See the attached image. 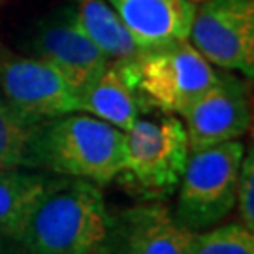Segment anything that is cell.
<instances>
[{"label": "cell", "mask_w": 254, "mask_h": 254, "mask_svg": "<svg viewBox=\"0 0 254 254\" xmlns=\"http://www.w3.org/2000/svg\"><path fill=\"white\" fill-rule=\"evenodd\" d=\"M125 166V132L89 113L73 111L32 128L27 143V170H40L104 187Z\"/></svg>", "instance_id": "6da1fadb"}, {"label": "cell", "mask_w": 254, "mask_h": 254, "mask_svg": "<svg viewBox=\"0 0 254 254\" xmlns=\"http://www.w3.org/2000/svg\"><path fill=\"white\" fill-rule=\"evenodd\" d=\"M111 213L98 185L59 181L34 209L19 247L23 254H109Z\"/></svg>", "instance_id": "7a4b0ae2"}, {"label": "cell", "mask_w": 254, "mask_h": 254, "mask_svg": "<svg viewBox=\"0 0 254 254\" xmlns=\"http://www.w3.org/2000/svg\"><path fill=\"white\" fill-rule=\"evenodd\" d=\"M190 156L187 128L177 115L139 117L125 130V166L117 179L143 201L175 192Z\"/></svg>", "instance_id": "3957f363"}, {"label": "cell", "mask_w": 254, "mask_h": 254, "mask_svg": "<svg viewBox=\"0 0 254 254\" xmlns=\"http://www.w3.org/2000/svg\"><path fill=\"white\" fill-rule=\"evenodd\" d=\"M145 109L183 115L218 79V72L190 42L141 51L132 61H117Z\"/></svg>", "instance_id": "277c9868"}, {"label": "cell", "mask_w": 254, "mask_h": 254, "mask_svg": "<svg viewBox=\"0 0 254 254\" xmlns=\"http://www.w3.org/2000/svg\"><path fill=\"white\" fill-rule=\"evenodd\" d=\"M245 145L234 139L189 156L177 192L175 220L189 232L220 224L236 207V189Z\"/></svg>", "instance_id": "5b68a950"}, {"label": "cell", "mask_w": 254, "mask_h": 254, "mask_svg": "<svg viewBox=\"0 0 254 254\" xmlns=\"http://www.w3.org/2000/svg\"><path fill=\"white\" fill-rule=\"evenodd\" d=\"M189 40L213 66L254 73V0H203L196 8Z\"/></svg>", "instance_id": "8992f818"}, {"label": "cell", "mask_w": 254, "mask_h": 254, "mask_svg": "<svg viewBox=\"0 0 254 254\" xmlns=\"http://www.w3.org/2000/svg\"><path fill=\"white\" fill-rule=\"evenodd\" d=\"M0 92L30 125L77 111L79 94L57 68L36 57L0 55Z\"/></svg>", "instance_id": "52a82bcc"}, {"label": "cell", "mask_w": 254, "mask_h": 254, "mask_svg": "<svg viewBox=\"0 0 254 254\" xmlns=\"http://www.w3.org/2000/svg\"><path fill=\"white\" fill-rule=\"evenodd\" d=\"M28 51L57 68L77 94L96 81L109 64L83 30L72 6L57 9L38 23L28 38Z\"/></svg>", "instance_id": "ba28073f"}, {"label": "cell", "mask_w": 254, "mask_h": 254, "mask_svg": "<svg viewBox=\"0 0 254 254\" xmlns=\"http://www.w3.org/2000/svg\"><path fill=\"white\" fill-rule=\"evenodd\" d=\"M181 117L187 121L190 153L234 141L251 127L247 83L230 72L218 73L217 83L203 92Z\"/></svg>", "instance_id": "9c48e42d"}, {"label": "cell", "mask_w": 254, "mask_h": 254, "mask_svg": "<svg viewBox=\"0 0 254 254\" xmlns=\"http://www.w3.org/2000/svg\"><path fill=\"white\" fill-rule=\"evenodd\" d=\"M190 237L166 203L141 201L111 215L109 254H187Z\"/></svg>", "instance_id": "30bf717a"}, {"label": "cell", "mask_w": 254, "mask_h": 254, "mask_svg": "<svg viewBox=\"0 0 254 254\" xmlns=\"http://www.w3.org/2000/svg\"><path fill=\"white\" fill-rule=\"evenodd\" d=\"M141 51L187 42L196 4L190 0H108Z\"/></svg>", "instance_id": "8fae6325"}, {"label": "cell", "mask_w": 254, "mask_h": 254, "mask_svg": "<svg viewBox=\"0 0 254 254\" xmlns=\"http://www.w3.org/2000/svg\"><path fill=\"white\" fill-rule=\"evenodd\" d=\"M59 175L0 166V239L19 243L34 209Z\"/></svg>", "instance_id": "7c38bea8"}, {"label": "cell", "mask_w": 254, "mask_h": 254, "mask_svg": "<svg viewBox=\"0 0 254 254\" xmlns=\"http://www.w3.org/2000/svg\"><path fill=\"white\" fill-rule=\"evenodd\" d=\"M77 111L106 121L125 132L147 109L119 63H109L100 77L79 92Z\"/></svg>", "instance_id": "4fadbf2b"}, {"label": "cell", "mask_w": 254, "mask_h": 254, "mask_svg": "<svg viewBox=\"0 0 254 254\" xmlns=\"http://www.w3.org/2000/svg\"><path fill=\"white\" fill-rule=\"evenodd\" d=\"M72 9L87 36L109 63L132 61L141 53L108 0H73Z\"/></svg>", "instance_id": "5bb4252c"}, {"label": "cell", "mask_w": 254, "mask_h": 254, "mask_svg": "<svg viewBox=\"0 0 254 254\" xmlns=\"http://www.w3.org/2000/svg\"><path fill=\"white\" fill-rule=\"evenodd\" d=\"M187 254H254V232L243 224L194 232Z\"/></svg>", "instance_id": "9a60e30c"}, {"label": "cell", "mask_w": 254, "mask_h": 254, "mask_svg": "<svg viewBox=\"0 0 254 254\" xmlns=\"http://www.w3.org/2000/svg\"><path fill=\"white\" fill-rule=\"evenodd\" d=\"M32 128L0 92V166L23 168Z\"/></svg>", "instance_id": "2e32d148"}, {"label": "cell", "mask_w": 254, "mask_h": 254, "mask_svg": "<svg viewBox=\"0 0 254 254\" xmlns=\"http://www.w3.org/2000/svg\"><path fill=\"white\" fill-rule=\"evenodd\" d=\"M236 203L239 205L241 224L254 232V151L249 147L239 166L236 189Z\"/></svg>", "instance_id": "e0dca14e"}, {"label": "cell", "mask_w": 254, "mask_h": 254, "mask_svg": "<svg viewBox=\"0 0 254 254\" xmlns=\"http://www.w3.org/2000/svg\"><path fill=\"white\" fill-rule=\"evenodd\" d=\"M190 2H203V0H190Z\"/></svg>", "instance_id": "ac0fdd59"}]
</instances>
